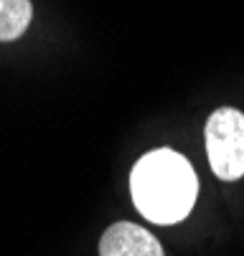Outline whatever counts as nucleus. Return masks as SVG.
I'll list each match as a JSON object with an SVG mask.
<instances>
[{"mask_svg": "<svg viewBox=\"0 0 244 256\" xmlns=\"http://www.w3.org/2000/svg\"><path fill=\"white\" fill-rule=\"evenodd\" d=\"M130 193L143 218L158 226H173L193 210L198 178L181 152L150 150L130 172Z\"/></svg>", "mask_w": 244, "mask_h": 256, "instance_id": "obj_1", "label": "nucleus"}, {"mask_svg": "<svg viewBox=\"0 0 244 256\" xmlns=\"http://www.w3.org/2000/svg\"><path fill=\"white\" fill-rule=\"evenodd\" d=\"M206 155L214 175L221 180L244 178V114L221 106L206 122Z\"/></svg>", "mask_w": 244, "mask_h": 256, "instance_id": "obj_2", "label": "nucleus"}, {"mask_svg": "<svg viewBox=\"0 0 244 256\" xmlns=\"http://www.w3.org/2000/svg\"><path fill=\"white\" fill-rule=\"evenodd\" d=\"M99 256H165V254L150 231L130 221H120L102 234Z\"/></svg>", "mask_w": 244, "mask_h": 256, "instance_id": "obj_3", "label": "nucleus"}, {"mask_svg": "<svg viewBox=\"0 0 244 256\" xmlns=\"http://www.w3.org/2000/svg\"><path fill=\"white\" fill-rule=\"evenodd\" d=\"M33 18L31 0H0V41H16Z\"/></svg>", "mask_w": 244, "mask_h": 256, "instance_id": "obj_4", "label": "nucleus"}]
</instances>
